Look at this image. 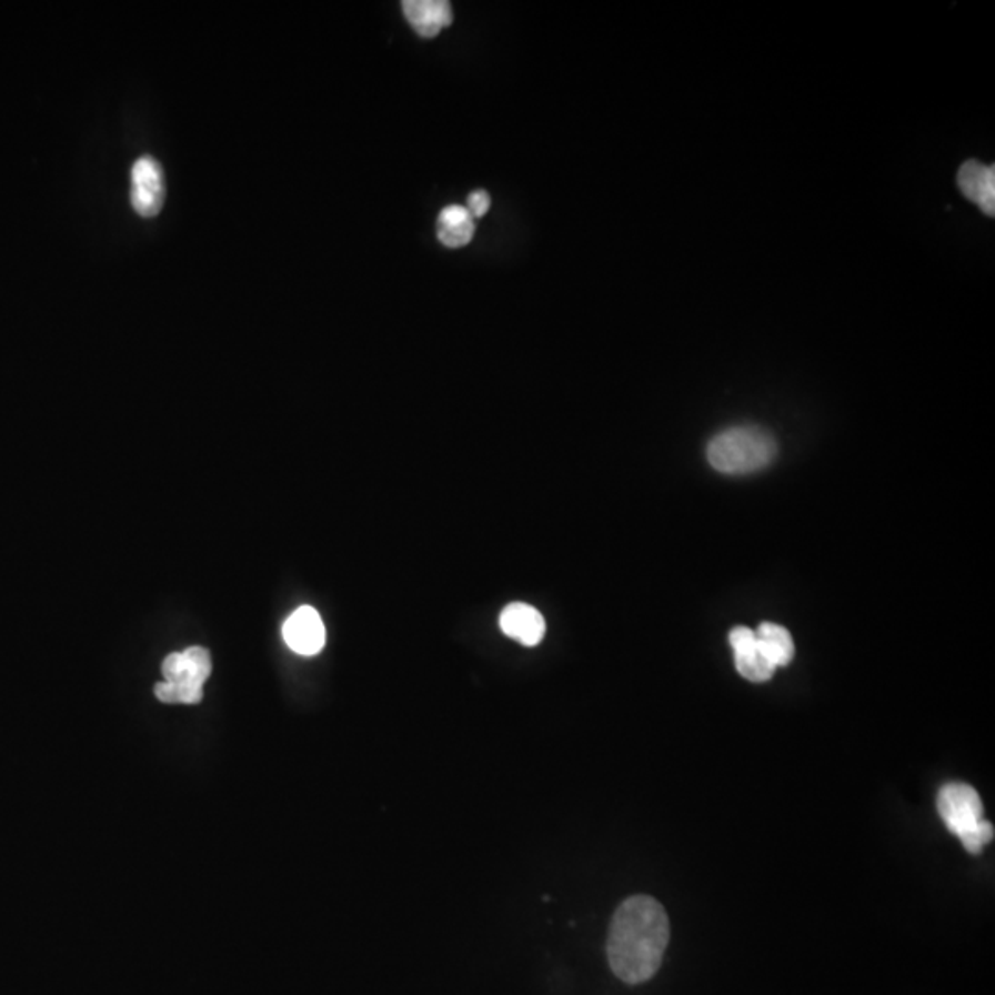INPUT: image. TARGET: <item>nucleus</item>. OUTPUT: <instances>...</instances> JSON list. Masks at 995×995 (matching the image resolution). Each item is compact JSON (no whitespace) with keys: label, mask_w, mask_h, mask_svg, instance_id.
Listing matches in <instances>:
<instances>
[{"label":"nucleus","mask_w":995,"mask_h":995,"mask_svg":"<svg viewBox=\"0 0 995 995\" xmlns=\"http://www.w3.org/2000/svg\"><path fill=\"white\" fill-rule=\"evenodd\" d=\"M670 942V918L655 898L631 896L612 916L606 957L617 979L627 985L650 981L661 968Z\"/></svg>","instance_id":"f257e3e1"},{"label":"nucleus","mask_w":995,"mask_h":995,"mask_svg":"<svg viewBox=\"0 0 995 995\" xmlns=\"http://www.w3.org/2000/svg\"><path fill=\"white\" fill-rule=\"evenodd\" d=\"M776 450L773 435L762 428L737 426L712 439L708 461L715 471L742 476L771 465Z\"/></svg>","instance_id":"f03ea898"},{"label":"nucleus","mask_w":995,"mask_h":995,"mask_svg":"<svg viewBox=\"0 0 995 995\" xmlns=\"http://www.w3.org/2000/svg\"><path fill=\"white\" fill-rule=\"evenodd\" d=\"M936 810L947 832L961 838L969 854H981L992 843L994 826L983 818V801L972 785L961 782L944 785L936 798Z\"/></svg>","instance_id":"7ed1b4c3"},{"label":"nucleus","mask_w":995,"mask_h":995,"mask_svg":"<svg viewBox=\"0 0 995 995\" xmlns=\"http://www.w3.org/2000/svg\"><path fill=\"white\" fill-rule=\"evenodd\" d=\"M211 655L203 647L172 653L164 659V682L155 686V695L167 704L201 703L203 682L211 676Z\"/></svg>","instance_id":"20e7f679"},{"label":"nucleus","mask_w":995,"mask_h":995,"mask_svg":"<svg viewBox=\"0 0 995 995\" xmlns=\"http://www.w3.org/2000/svg\"><path fill=\"white\" fill-rule=\"evenodd\" d=\"M131 205L142 218H155L164 205L163 167L152 155H141L131 167Z\"/></svg>","instance_id":"39448f33"},{"label":"nucleus","mask_w":995,"mask_h":995,"mask_svg":"<svg viewBox=\"0 0 995 995\" xmlns=\"http://www.w3.org/2000/svg\"><path fill=\"white\" fill-rule=\"evenodd\" d=\"M282 636L290 650L299 655H318L325 645V625L312 606H301L288 617Z\"/></svg>","instance_id":"423d86ee"},{"label":"nucleus","mask_w":995,"mask_h":995,"mask_svg":"<svg viewBox=\"0 0 995 995\" xmlns=\"http://www.w3.org/2000/svg\"><path fill=\"white\" fill-rule=\"evenodd\" d=\"M500 629L509 639L516 640L527 647H535L544 640L546 620L535 606L527 603H511L500 614Z\"/></svg>","instance_id":"0eeeda50"},{"label":"nucleus","mask_w":995,"mask_h":995,"mask_svg":"<svg viewBox=\"0 0 995 995\" xmlns=\"http://www.w3.org/2000/svg\"><path fill=\"white\" fill-rule=\"evenodd\" d=\"M402 11L421 38L432 39L452 24V6L446 0H406Z\"/></svg>","instance_id":"6e6552de"},{"label":"nucleus","mask_w":995,"mask_h":995,"mask_svg":"<svg viewBox=\"0 0 995 995\" xmlns=\"http://www.w3.org/2000/svg\"><path fill=\"white\" fill-rule=\"evenodd\" d=\"M958 189L969 201H974L985 214L995 212V170L977 161H968L958 170Z\"/></svg>","instance_id":"1a4fd4ad"},{"label":"nucleus","mask_w":995,"mask_h":995,"mask_svg":"<svg viewBox=\"0 0 995 995\" xmlns=\"http://www.w3.org/2000/svg\"><path fill=\"white\" fill-rule=\"evenodd\" d=\"M474 233H476V223L465 207L449 205L439 212L438 239L446 248L458 249L471 244Z\"/></svg>","instance_id":"9d476101"},{"label":"nucleus","mask_w":995,"mask_h":995,"mask_svg":"<svg viewBox=\"0 0 995 995\" xmlns=\"http://www.w3.org/2000/svg\"><path fill=\"white\" fill-rule=\"evenodd\" d=\"M757 647L774 667H784L795 656V644L790 631L776 623H762L756 631Z\"/></svg>","instance_id":"9b49d317"},{"label":"nucleus","mask_w":995,"mask_h":995,"mask_svg":"<svg viewBox=\"0 0 995 995\" xmlns=\"http://www.w3.org/2000/svg\"><path fill=\"white\" fill-rule=\"evenodd\" d=\"M734 662H736L737 673L751 682H767L776 671V667L767 661V656L760 651L757 644L751 650L734 653Z\"/></svg>","instance_id":"f8f14e48"},{"label":"nucleus","mask_w":995,"mask_h":995,"mask_svg":"<svg viewBox=\"0 0 995 995\" xmlns=\"http://www.w3.org/2000/svg\"><path fill=\"white\" fill-rule=\"evenodd\" d=\"M466 211L471 212L472 218H483L491 209V195L488 190L478 189L471 192L466 200Z\"/></svg>","instance_id":"ddd939ff"},{"label":"nucleus","mask_w":995,"mask_h":995,"mask_svg":"<svg viewBox=\"0 0 995 995\" xmlns=\"http://www.w3.org/2000/svg\"><path fill=\"white\" fill-rule=\"evenodd\" d=\"M728 640H731L734 653H742V651L751 650V647H754V645L757 644L756 631H752V629L748 627L732 629Z\"/></svg>","instance_id":"4468645a"}]
</instances>
